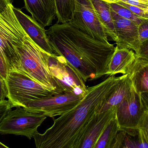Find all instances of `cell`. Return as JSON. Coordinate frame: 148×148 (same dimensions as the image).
Wrapping results in <instances>:
<instances>
[{
  "label": "cell",
  "instance_id": "6da1fadb",
  "mask_svg": "<svg viewBox=\"0 0 148 148\" xmlns=\"http://www.w3.org/2000/svg\"><path fill=\"white\" fill-rule=\"evenodd\" d=\"M55 54L63 56L84 82L107 75L115 47L78 29L71 23H56L47 30Z\"/></svg>",
  "mask_w": 148,
  "mask_h": 148
},
{
  "label": "cell",
  "instance_id": "7a4b0ae2",
  "mask_svg": "<svg viewBox=\"0 0 148 148\" xmlns=\"http://www.w3.org/2000/svg\"><path fill=\"white\" fill-rule=\"evenodd\" d=\"M123 76H109L88 87L87 94L75 107L54 120L43 134L34 136L37 148H79L90 123Z\"/></svg>",
  "mask_w": 148,
  "mask_h": 148
},
{
  "label": "cell",
  "instance_id": "3957f363",
  "mask_svg": "<svg viewBox=\"0 0 148 148\" xmlns=\"http://www.w3.org/2000/svg\"><path fill=\"white\" fill-rule=\"evenodd\" d=\"M15 48L19 56L21 72L57 94L64 93L50 71L47 58V53L42 49L27 34L23 41Z\"/></svg>",
  "mask_w": 148,
  "mask_h": 148
},
{
  "label": "cell",
  "instance_id": "277c9868",
  "mask_svg": "<svg viewBox=\"0 0 148 148\" xmlns=\"http://www.w3.org/2000/svg\"><path fill=\"white\" fill-rule=\"evenodd\" d=\"M12 4L0 12V50L9 71H21L20 60L15 47L22 42L26 33L18 21L12 8Z\"/></svg>",
  "mask_w": 148,
  "mask_h": 148
},
{
  "label": "cell",
  "instance_id": "5b68a950",
  "mask_svg": "<svg viewBox=\"0 0 148 148\" xmlns=\"http://www.w3.org/2000/svg\"><path fill=\"white\" fill-rule=\"evenodd\" d=\"M6 83L7 98L12 108H23L31 101L57 94L54 91L17 70L9 72Z\"/></svg>",
  "mask_w": 148,
  "mask_h": 148
},
{
  "label": "cell",
  "instance_id": "8992f818",
  "mask_svg": "<svg viewBox=\"0 0 148 148\" xmlns=\"http://www.w3.org/2000/svg\"><path fill=\"white\" fill-rule=\"evenodd\" d=\"M47 117L41 114L28 112L21 107L10 109L0 122V134L22 136L31 140Z\"/></svg>",
  "mask_w": 148,
  "mask_h": 148
},
{
  "label": "cell",
  "instance_id": "52a82bcc",
  "mask_svg": "<svg viewBox=\"0 0 148 148\" xmlns=\"http://www.w3.org/2000/svg\"><path fill=\"white\" fill-rule=\"evenodd\" d=\"M141 94L133 86L131 90L116 106V118L120 131H123L133 137L138 134V128L145 111Z\"/></svg>",
  "mask_w": 148,
  "mask_h": 148
},
{
  "label": "cell",
  "instance_id": "ba28073f",
  "mask_svg": "<svg viewBox=\"0 0 148 148\" xmlns=\"http://www.w3.org/2000/svg\"><path fill=\"white\" fill-rule=\"evenodd\" d=\"M84 96L82 94L66 92L31 101L23 108L28 112L53 118L60 116L71 110Z\"/></svg>",
  "mask_w": 148,
  "mask_h": 148
},
{
  "label": "cell",
  "instance_id": "9c48e42d",
  "mask_svg": "<svg viewBox=\"0 0 148 148\" xmlns=\"http://www.w3.org/2000/svg\"><path fill=\"white\" fill-rule=\"evenodd\" d=\"M70 22L94 39L103 42H108V36L98 18L91 0H75L73 18Z\"/></svg>",
  "mask_w": 148,
  "mask_h": 148
},
{
  "label": "cell",
  "instance_id": "30bf717a",
  "mask_svg": "<svg viewBox=\"0 0 148 148\" xmlns=\"http://www.w3.org/2000/svg\"><path fill=\"white\" fill-rule=\"evenodd\" d=\"M47 58L52 75L63 88L64 93L86 95L88 87L85 83L63 56L47 53Z\"/></svg>",
  "mask_w": 148,
  "mask_h": 148
},
{
  "label": "cell",
  "instance_id": "8fae6325",
  "mask_svg": "<svg viewBox=\"0 0 148 148\" xmlns=\"http://www.w3.org/2000/svg\"><path fill=\"white\" fill-rule=\"evenodd\" d=\"M111 10L117 40L116 47L132 50L137 54L141 43L139 38L138 25L133 21L123 18Z\"/></svg>",
  "mask_w": 148,
  "mask_h": 148
},
{
  "label": "cell",
  "instance_id": "7c38bea8",
  "mask_svg": "<svg viewBox=\"0 0 148 148\" xmlns=\"http://www.w3.org/2000/svg\"><path fill=\"white\" fill-rule=\"evenodd\" d=\"M12 8L21 26L30 38L45 52L55 54L45 27L32 17L24 14L20 9L15 8L13 4Z\"/></svg>",
  "mask_w": 148,
  "mask_h": 148
},
{
  "label": "cell",
  "instance_id": "4fadbf2b",
  "mask_svg": "<svg viewBox=\"0 0 148 148\" xmlns=\"http://www.w3.org/2000/svg\"><path fill=\"white\" fill-rule=\"evenodd\" d=\"M116 110V107L95 115L84 134L79 148H94L107 125L115 116Z\"/></svg>",
  "mask_w": 148,
  "mask_h": 148
},
{
  "label": "cell",
  "instance_id": "5bb4252c",
  "mask_svg": "<svg viewBox=\"0 0 148 148\" xmlns=\"http://www.w3.org/2000/svg\"><path fill=\"white\" fill-rule=\"evenodd\" d=\"M24 8L44 27L51 26L56 17L55 0H24Z\"/></svg>",
  "mask_w": 148,
  "mask_h": 148
},
{
  "label": "cell",
  "instance_id": "9a60e30c",
  "mask_svg": "<svg viewBox=\"0 0 148 148\" xmlns=\"http://www.w3.org/2000/svg\"><path fill=\"white\" fill-rule=\"evenodd\" d=\"M136 58L135 52L132 50L116 46L114 52L108 66V76L116 74H126L129 67Z\"/></svg>",
  "mask_w": 148,
  "mask_h": 148
},
{
  "label": "cell",
  "instance_id": "2e32d148",
  "mask_svg": "<svg viewBox=\"0 0 148 148\" xmlns=\"http://www.w3.org/2000/svg\"><path fill=\"white\" fill-rule=\"evenodd\" d=\"M132 85L137 93H148V61L136 56L128 70Z\"/></svg>",
  "mask_w": 148,
  "mask_h": 148
},
{
  "label": "cell",
  "instance_id": "e0dca14e",
  "mask_svg": "<svg viewBox=\"0 0 148 148\" xmlns=\"http://www.w3.org/2000/svg\"><path fill=\"white\" fill-rule=\"evenodd\" d=\"M132 88V83L129 76L127 74L123 75L122 78L108 96L97 113L104 112L116 107L124 99Z\"/></svg>",
  "mask_w": 148,
  "mask_h": 148
},
{
  "label": "cell",
  "instance_id": "ac0fdd59",
  "mask_svg": "<svg viewBox=\"0 0 148 148\" xmlns=\"http://www.w3.org/2000/svg\"><path fill=\"white\" fill-rule=\"evenodd\" d=\"M98 18L109 37L116 42L117 40L114 24L111 15L110 4L101 0H91Z\"/></svg>",
  "mask_w": 148,
  "mask_h": 148
},
{
  "label": "cell",
  "instance_id": "d6986e66",
  "mask_svg": "<svg viewBox=\"0 0 148 148\" xmlns=\"http://www.w3.org/2000/svg\"><path fill=\"white\" fill-rule=\"evenodd\" d=\"M119 131V125L115 115L100 136L94 148H110L114 139Z\"/></svg>",
  "mask_w": 148,
  "mask_h": 148
},
{
  "label": "cell",
  "instance_id": "ffe728a7",
  "mask_svg": "<svg viewBox=\"0 0 148 148\" xmlns=\"http://www.w3.org/2000/svg\"><path fill=\"white\" fill-rule=\"evenodd\" d=\"M57 23L69 22L73 18L75 0H55Z\"/></svg>",
  "mask_w": 148,
  "mask_h": 148
},
{
  "label": "cell",
  "instance_id": "44dd1931",
  "mask_svg": "<svg viewBox=\"0 0 148 148\" xmlns=\"http://www.w3.org/2000/svg\"><path fill=\"white\" fill-rule=\"evenodd\" d=\"M110 9L115 13L119 15L123 18L128 19L134 22L138 25L143 21V18L140 17L133 12H131L128 9L120 5L118 3H110Z\"/></svg>",
  "mask_w": 148,
  "mask_h": 148
},
{
  "label": "cell",
  "instance_id": "7402d4cb",
  "mask_svg": "<svg viewBox=\"0 0 148 148\" xmlns=\"http://www.w3.org/2000/svg\"><path fill=\"white\" fill-rule=\"evenodd\" d=\"M116 3H119L120 5L128 9L131 12H133L138 16L140 17H141L143 19H148V14L143 9L137 6L125 3L121 1Z\"/></svg>",
  "mask_w": 148,
  "mask_h": 148
},
{
  "label": "cell",
  "instance_id": "603a6c76",
  "mask_svg": "<svg viewBox=\"0 0 148 148\" xmlns=\"http://www.w3.org/2000/svg\"><path fill=\"white\" fill-rule=\"evenodd\" d=\"M139 38L141 44L148 40V19H144L138 26Z\"/></svg>",
  "mask_w": 148,
  "mask_h": 148
},
{
  "label": "cell",
  "instance_id": "cb8c5ba5",
  "mask_svg": "<svg viewBox=\"0 0 148 148\" xmlns=\"http://www.w3.org/2000/svg\"><path fill=\"white\" fill-rule=\"evenodd\" d=\"M138 129L143 133L148 143V111L146 109L141 118Z\"/></svg>",
  "mask_w": 148,
  "mask_h": 148
},
{
  "label": "cell",
  "instance_id": "d4e9b609",
  "mask_svg": "<svg viewBox=\"0 0 148 148\" xmlns=\"http://www.w3.org/2000/svg\"><path fill=\"white\" fill-rule=\"evenodd\" d=\"M127 133L123 131H119L115 137L110 146V148H123Z\"/></svg>",
  "mask_w": 148,
  "mask_h": 148
},
{
  "label": "cell",
  "instance_id": "484cf974",
  "mask_svg": "<svg viewBox=\"0 0 148 148\" xmlns=\"http://www.w3.org/2000/svg\"><path fill=\"white\" fill-rule=\"evenodd\" d=\"M9 72L8 67L2 53L0 50V74L6 80Z\"/></svg>",
  "mask_w": 148,
  "mask_h": 148
},
{
  "label": "cell",
  "instance_id": "4316f807",
  "mask_svg": "<svg viewBox=\"0 0 148 148\" xmlns=\"http://www.w3.org/2000/svg\"><path fill=\"white\" fill-rule=\"evenodd\" d=\"M11 103L8 100L0 101V122L8 111L12 109Z\"/></svg>",
  "mask_w": 148,
  "mask_h": 148
},
{
  "label": "cell",
  "instance_id": "83f0119b",
  "mask_svg": "<svg viewBox=\"0 0 148 148\" xmlns=\"http://www.w3.org/2000/svg\"><path fill=\"white\" fill-rule=\"evenodd\" d=\"M136 56L148 61V40L141 44L139 53Z\"/></svg>",
  "mask_w": 148,
  "mask_h": 148
},
{
  "label": "cell",
  "instance_id": "f1b7e54d",
  "mask_svg": "<svg viewBox=\"0 0 148 148\" xmlns=\"http://www.w3.org/2000/svg\"><path fill=\"white\" fill-rule=\"evenodd\" d=\"M121 1L145 9L148 7V0H121Z\"/></svg>",
  "mask_w": 148,
  "mask_h": 148
},
{
  "label": "cell",
  "instance_id": "f546056e",
  "mask_svg": "<svg viewBox=\"0 0 148 148\" xmlns=\"http://www.w3.org/2000/svg\"><path fill=\"white\" fill-rule=\"evenodd\" d=\"M8 98V91L6 80L0 74V101H3Z\"/></svg>",
  "mask_w": 148,
  "mask_h": 148
},
{
  "label": "cell",
  "instance_id": "4dcf8cb0",
  "mask_svg": "<svg viewBox=\"0 0 148 148\" xmlns=\"http://www.w3.org/2000/svg\"><path fill=\"white\" fill-rule=\"evenodd\" d=\"M10 4H12V0H0V12H3Z\"/></svg>",
  "mask_w": 148,
  "mask_h": 148
},
{
  "label": "cell",
  "instance_id": "1f68e13d",
  "mask_svg": "<svg viewBox=\"0 0 148 148\" xmlns=\"http://www.w3.org/2000/svg\"><path fill=\"white\" fill-rule=\"evenodd\" d=\"M141 97L145 109L148 111V93H142L141 94Z\"/></svg>",
  "mask_w": 148,
  "mask_h": 148
},
{
  "label": "cell",
  "instance_id": "d6a6232c",
  "mask_svg": "<svg viewBox=\"0 0 148 148\" xmlns=\"http://www.w3.org/2000/svg\"><path fill=\"white\" fill-rule=\"evenodd\" d=\"M101 1L107 2L109 3H116L120 1L121 0H101Z\"/></svg>",
  "mask_w": 148,
  "mask_h": 148
},
{
  "label": "cell",
  "instance_id": "836d02e7",
  "mask_svg": "<svg viewBox=\"0 0 148 148\" xmlns=\"http://www.w3.org/2000/svg\"><path fill=\"white\" fill-rule=\"evenodd\" d=\"M0 148H9V147L0 142Z\"/></svg>",
  "mask_w": 148,
  "mask_h": 148
},
{
  "label": "cell",
  "instance_id": "e575fe53",
  "mask_svg": "<svg viewBox=\"0 0 148 148\" xmlns=\"http://www.w3.org/2000/svg\"><path fill=\"white\" fill-rule=\"evenodd\" d=\"M144 10H145V11H146V13H147V14H148V7L147 8L145 9H144Z\"/></svg>",
  "mask_w": 148,
  "mask_h": 148
}]
</instances>
